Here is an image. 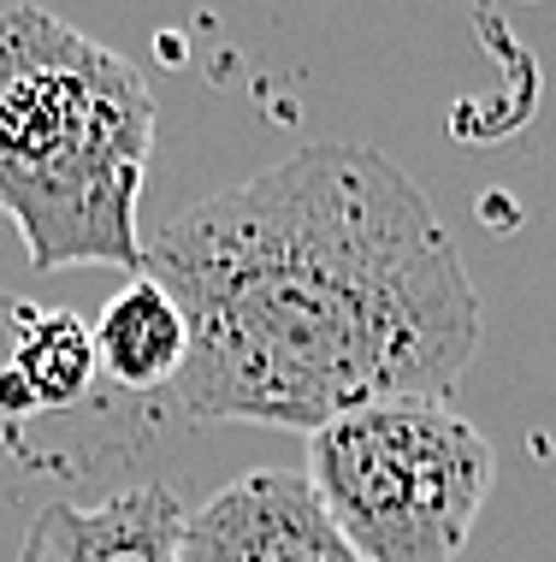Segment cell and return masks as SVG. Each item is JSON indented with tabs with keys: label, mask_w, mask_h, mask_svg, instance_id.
I'll list each match as a JSON object with an SVG mask.
<instances>
[{
	"label": "cell",
	"mask_w": 556,
	"mask_h": 562,
	"mask_svg": "<svg viewBox=\"0 0 556 562\" xmlns=\"http://www.w3.org/2000/svg\"><path fill=\"white\" fill-rule=\"evenodd\" d=\"M89 331H95L101 373H107L113 385H125V391L178 385V373H184V356H190L184 308H178L148 272H137V279L101 308V321Z\"/></svg>",
	"instance_id": "cell-7"
},
{
	"label": "cell",
	"mask_w": 556,
	"mask_h": 562,
	"mask_svg": "<svg viewBox=\"0 0 556 562\" xmlns=\"http://www.w3.org/2000/svg\"><path fill=\"white\" fill-rule=\"evenodd\" d=\"M184 504L167 485H131L107 504H48L30 521L19 562H178Z\"/></svg>",
	"instance_id": "cell-5"
},
{
	"label": "cell",
	"mask_w": 556,
	"mask_h": 562,
	"mask_svg": "<svg viewBox=\"0 0 556 562\" xmlns=\"http://www.w3.org/2000/svg\"><path fill=\"white\" fill-rule=\"evenodd\" d=\"M178 562H362L314 497L308 474L254 468L184 509Z\"/></svg>",
	"instance_id": "cell-4"
},
{
	"label": "cell",
	"mask_w": 556,
	"mask_h": 562,
	"mask_svg": "<svg viewBox=\"0 0 556 562\" xmlns=\"http://www.w3.org/2000/svg\"><path fill=\"white\" fill-rule=\"evenodd\" d=\"M155 95L143 71L42 7L0 12V214L30 267L143 272Z\"/></svg>",
	"instance_id": "cell-2"
},
{
	"label": "cell",
	"mask_w": 556,
	"mask_h": 562,
	"mask_svg": "<svg viewBox=\"0 0 556 562\" xmlns=\"http://www.w3.org/2000/svg\"><path fill=\"white\" fill-rule=\"evenodd\" d=\"M101 361H95V331L78 314L54 308H19L7 356H0V420H30L48 408H71L95 391Z\"/></svg>",
	"instance_id": "cell-6"
},
{
	"label": "cell",
	"mask_w": 556,
	"mask_h": 562,
	"mask_svg": "<svg viewBox=\"0 0 556 562\" xmlns=\"http://www.w3.org/2000/svg\"><path fill=\"white\" fill-rule=\"evenodd\" d=\"M491 474V438L444 397H385L308 432V485L362 562H456Z\"/></svg>",
	"instance_id": "cell-3"
},
{
	"label": "cell",
	"mask_w": 556,
	"mask_h": 562,
	"mask_svg": "<svg viewBox=\"0 0 556 562\" xmlns=\"http://www.w3.org/2000/svg\"><path fill=\"white\" fill-rule=\"evenodd\" d=\"M143 272L184 308L195 420L320 432L385 397H444L479 291L427 190L367 143H308L160 225Z\"/></svg>",
	"instance_id": "cell-1"
}]
</instances>
